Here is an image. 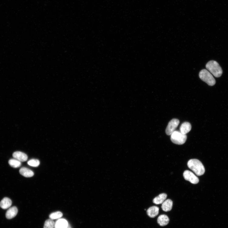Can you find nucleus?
<instances>
[{"mask_svg": "<svg viewBox=\"0 0 228 228\" xmlns=\"http://www.w3.org/2000/svg\"><path fill=\"white\" fill-rule=\"evenodd\" d=\"M188 167L198 176L204 174L205 169L202 163L197 159H191L188 163Z\"/></svg>", "mask_w": 228, "mask_h": 228, "instance_id": "nucleus-1", "label": "nucleus"}, {"mask_svg": "<svg viewBox=\"0 0 228 228\" xmlns=\"http://www.w3.org/2000/svg\"><path fill=\"white\" fill-rule=\"evenodd\" d=\"M206 67L207 70L216 78L220 77L222 74V68L216 61H209L206 64Z\"/></svg>", "mask_w": 228, "mask_h": 228, "instance_id": "nucleus-2", "label": "nucleus"}, {"mask_svg": "<svg viewBox=\"0 0 228 228\" xmlns=\"http://www.w3.org/2000/svg\"><path fill=\"white\" fill-rule=\"evenodd\" d=\"M199 77L200 79L209 86H213L216 84L215 78L206 69H203L200 71Z\"/></svg>", "mask_w": 228, "mask_h": 228, "instance_id": "nucleus-3", "label": "nucleus"}, {"mask_svg": "<svg viewBox=\"0 0 228 228\" xmlns=\"http://www.w3.org/2000/svg\"><path fill=\"white\" fill-rule=\"evenodd\" d=\"M187 136L181 133L180 131H175L171 135V141L177 144L182 145L186 142Z\"/></svg>", "mask_w": 228, "mask_h": 228, "instance_id": "nucleus-4", "label": "nucleus"}, {"mask_svg": "<svg viewBox=\"0 0 228 228\" xmlns=\"http://www.w3.org/2000/svg\"><path fill=\"white\" fill-rule=\"evenodd\" d=\"M179 123V121L177 119H174L170 121L166 130V133L167 135H171L175 131Z\"/></svg>", "mask_w": 228, "mask_h": 228, "instance_id": "nucleus-5", "label": "nucleus"}, {"mask_svg": "<svg viewBox=\"0 0 228 228\" xmlns=\"http://www.w3.org/2000/svg\"><path fill=\"white\" fill-rule=\"evenodd\" d=\"M183 176L185 180L189 181L192 184H196L199 182L198 177L190 171H185L183 173Z\"/></svg>", "mask_w": 228, "mask_h": 228, "instance_id": "nucleus-6", "label": "nucleus"}, {"mask_svg": "<svg viewBox=\"0 0 228 228\" xmlns=\"http://www.w3.org/2000/svg\"><path fill=\"white\" fill-rule=\"evenodd\" d=\"M12 156L15 159L20 162H25L28 159V156L22 152L17 151L13 154Z\"/></svg>", "mask_w": 228, "mask_h": 228, "instance_id": "nucleus-7", "label": "nucleus"}, {"mask_svg": "<svg viewBox=\"0 0 228 228\" xmlns=\"http://www.w3.org/2000/svg\"><path fill=\"white\" fill-rule=\"evenodd\" d=\"M159 208L158 207L154 206L150 207L147 211V215L150 218H154L158 214Z\"/></svg>", "mask_w": 228, "mask_h": 228, "instance_id": "nucleus-8", "label": "nucleus"}, {"mask_svg": "<svg viewBox=\"0 0 228 228\" xmlns=\"http://www.w3.org/2000/svg\"><path fill=\"white\" fill-rule=\"evenodd\" d=\"M18 210L16 207H13L9 209L6 213V217L8 219H12L17 215Z\"/></svg>", "mask_w": 228, "mask_h": 228, "instance_id": "nucleus-9", "label": "nucleus"}, {"mask_svg": "<svg viewBox=\"0 0 228 228\" xmlns=\"http://www.w3.org/2000/svg\"><path fill=\"white\" fill-rule=\"evenodd\" d=\"M191 129V124L188 122H185L182 124L180 130L181 133L186 135L189 133Z\"/></svg>", "mask_w": 228, "mask_h": 228, "instance_id": "nucleus-10", "label": "nucleus"}, {"mask_svg": "<svg viewBox=\"0 0 228 228\" xmlns=\"http://www.w3.org/2000/svg\"><path fill=\"white\" fill-rule=\"evenodd\" d=\"M173 202L170 199L165 200L162 203L161 208L162 210L165 212H168L170 211L172 208Z\"/></svg>", "mask_w": 228, "mask_h": 228, "instance_id": "nucleus-11", "label": "nucleus"}, {"mask_svg": "<svg viewBox=\"0 0 228 228\" xmlns=\"http://www.w3.org/2000/svg\"><path fill=\"white\" fill-rule=\"evenodd\" d=\"M169 219L168 216L165 215H162L158 217L157 219V223L161 226H164L167 225L169 223Z\"/></svg>", "mask_w": 228, "mask_h": 228, "instance_id": "nucleus-12", "label": "nucleus"}, {"mask_svg": "<svg viewBox=\"0 0 228 228\" xmlns=\"http://www.w3.org/2000/svg\"><path fill=\"white\" fill-rule=\"evenodd\" d=\"M68 223L66 220L64 219H59L55 223V228H67Z\"/></svg>", "mask_w": 228, "mask_h": 228, "instance_id": "nucleus-13", "label": "nucleus"}, {"mask_svg": "<svg viewBox=\"0 0 228 228\" xmlns=\"http://www.w3.org/2000/svg\"><path fill=\"white\" fill-rule=\"evenodd\" d=\"M20 173L23 176L26 177H30L34 175L33 172L31 170L26 167H22L19 170Z\"/></svg>", "mask_w": 228, "mask_h": 228, "instance_id": "nucleus-14", "label": "nucleus"}, {"mask_svg": "<svg viewBox=\"0 0 228 228\" xmlns=\"http://www.w3.org/2000/svg\"><path fill=\"white\" fill-rule=\"evenodd\" d=\"M12 202L10 199L7 197L4 198L0 202V207L3 209L9 208L11 206Z\"/></svg>", "mask_w": 228, "mask_h": 228, "instance_id": "nucleus-15", "label": "nucleus"}, {"mask_svg": "<svg viewBox=\"0 0 228 228\" xmlns=\"http://www.w3.org/2000/svg\"><path fill=\"white\" fill-rule=\"evenodd\" d=\"M167 197V194L162 193L155 197L153 200V203L156 204H162Z\"/></svg>", "mask_w": 228, "mask_h": 228, "instance_id": "nucleus-16", "label": "nucleus"}, {"mask_svg": "<svg viewBox=\"0 0 228 228\" xmlns=\"http://www.w3.org/2000/svg\"><path fill=\"white\" fill-rule=\"evenodd\" d=\"M8 163L11 167L14 168H18L21 165V162L15 158L12 159L10 160L9 161Z\"/></svg>", "mask_w": 228, "mask_h": 228, "instance_id": "nucleus-17", "label": "nucleus"}, {"mask_svg": "<svg viewBox=\"0 0 228 228\" xmlns=\"http://www.w3.org/2000/svg\"><path fill=\"white\" fill-rule=\"evenodd\" d=\"M63 216V214L60 211L53 213L50 214L49 217L50 219L54 220L61 218Z\"/></svg>", "mask_w": 228, "mask_h": 228, "instance_id": "nucleus-18", "label": "nucleus"}, {"mask_svg": "<svg viewBox=\"0 0 228 228\" xmlns=\"http://www.w3.org/2000/svg\"><path fill=\"white\" fill-rule=\"evenodd\" d=\"M55 223L53 220L49 219L46 220L45 223L44 228H54Z\"/></svg>", "mask_w": 228, "mask_h": 228, "instance_id": "nucleus-19", "label": "nucleus"}, {"mask_svg": "<svg viewBox=\"0 0 228 228\" xmlns=\"http://www.w3.org/2000/svg\"><path fill=\"white\" fill-rule=\"evenodd\" d=\"M40 161L36 159H32L28 162V164L31 167H37L40 164Z\"/></svg>", "mask_w": 228, "mask_h": 228, "instance_id": "nucleus-20", "label": "nucleus"}, {"mask_svg": "<svg viewBox=\"0 0 228 228\" xmlns=\"http://www.w3.org/2000/svg\"><path fill=\"white\" fill-rule=\"evenodd\" d=\"M67 228H68V227Z\"/></svg>", "mask_w": 228, "mask_h": 228, "instance_id": "nucleus-21", "label": "nucleus"}]
</instances>
